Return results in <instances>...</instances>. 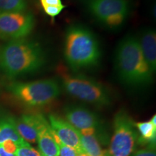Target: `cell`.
I'll list each match as a JSON object with an SVG mask.
<instances>
[{
    "instance_id": "6da1fadb",
    "label": "cell",
    "mask_w": 156,
    "mask_h": 156,
    "mask_svg": "<svg viewBox=\"0 0 156 156\" xmlns=\"http://www.w3.org/2000/svg\"><path fill=\"white\" fill-rule=\"evenodd\" d=\"M46 62L40 44L28 38L9 41L0 48V70L10 78L35 73Z\"/></svg>"
},
{
    "instance_id": "7a4b0ae2",
    "label": "cell",
    "mask_w": 156,
    "mask_h": 156,
    "mask_svg": "<svg viewBox=\"0 0 156 156\" xmlns=\"http://www.w3.org/2000/svg\"><path fill=\"white\" fill-rule=\"evenodd\" d=\"M115 68L120 80L129 86L142 87L153 80L154 73L134 36H126L119 44L115 54Z\"/></svg>"
},
{
    "instance_id": "3957f363",
    "label": "cell",
    "mask_w": 156,
    "mask_h": 156,
    "mask_svg": "<svg viewBox=\"0 0 156 156\" xmlns=\"http://www.w3.org/2000/svg\"><path fill=\"white\" fill-rule=\"evenodd\" d=\"M64 56L74 72L95 67L100 63L101 48L91 30L80 25H72L66 30Z\"/></svg>"
},
{
    "instance_id": "277c9868",
    "label": "cell",
    "mask_w": 156,
    "mask_h": 156,
    "mask_svg": "<svg viewBox=\"0 0 156 156\" xmlns=\"http://www.w3.org/2000/svg\"><path fill=\"white\" fill-rule=\"evenodd\" d=\"M7 90L17 101L30 107L44 106L57 98L60 85L55 79H44L31 82H12Z\"/></svg>"
},
{
    "instance_id": "5b68a950",
    "label": "cell",
    "mask_w": 156,
    "mask_h": 156,
    "mask_svg": "<svg viewBox=\"0 0 156 156\" xmlns=\"http://www.w3.org/2000/svg\"><path fill=\"white\" fill-rule=\"evenodd\" d=\"M62 86L72 96L95 106H106L112 100L108 90L93 78L78 73L59 71Z\"/></svg>"
},
{
    "instance_id": "8992f818",
    "label": "cell",
    "mask_w": 156,
    "mask_h": 156,
    "mask_svg": "<svg viewBox=\"0 0 156 156\" xmlns=\"http://www.w3.org/2000/svg\"><path fill=\"white\" fill-rule=\"evenodd\" d=\"M86 5L90 13L110 30L122 27L130 12L128 0H87Z\"/></svg>"
},
{
    "instance_id": "52a82bcc",
    "label": "cell",
    "mask_w": 156,
    "mask_h": 156,
    "mask_svg": "<svg viewBox=\"0 0 156 156\" xmlns=\"http://www.w3.org/2000/svg\"><path fill=\"white\" fill-rule=\"evenodd\" d=\"M137 134L135 123L124 111L118 112L114 120V134L108 156H130L134 151Z\"/></svg>"
},
{
    "instance_id": "ba28073f",
    "label": "cell",
    "mask_w": 156,
    "mask_h": 156,
    "mask_svg": "<svg viewBox=\"0 0 156 156\" xmlns=\"http://www.w3.org/2000/svg\"><path fill=\"white\" fill-rule=\"evenodd\" d=\"M35 23L34 15L29 12L0 10V38L9 41L27 38Z\"/></svg>"
},
{
    "instance_id": "9c48e42d",
    "label": "cell",
    "mask_w": 156,
    "mask_h": 156,
    "mask_svg": "<svg viewBox=\"0 0 156 156\" xmlns=\"http://www.w3.org/2000/svg\"><path fill=\"white\" fill-rule=\"evenodd\" d=\"M66 119L81 134H95L100 125L96 115L79 106H67L64 111Z\"/></svg>"
},
{
    "instance_id": "30bf717a",
    "label": "cell",
    "mask_w": 156,
    "mask_h": 156,
    "mask_svg": "<svg viewBox=\"0 0 156 156\" xmlns=\"http://www.w3.org/2000/svg\"><path fill=\"white\" fill-rule=\"evenodd\" d=\"M50 126L55 135L56 142L73 147L83 153L80 145V133L69 122L56 115L48 116Z\"/></svg>"
},
{
    "instance_id": "8fae6325",
    "label": "cell",
    "mask_w": 156,
    "mask_h": 156,
    "mask_svg": "<svg viewBox=\"0 0 156 156\" xmlns=\"http://www.w3.org/2000/svg\"><path fill=\"white\" fill-rule=\"evenodd\" d=\"M47 123L46 119L39 114H23L15 119L17 132L28 143L37 142L39 132Z\"/></svg>"
},
{
    "instance_id": "7c38bea8",
    "label": "cell",
    "mask_w": 156,
    "mask_h": 156,
    "mask_svg": "<svg viewBox=\"0 0 156 156\" xmlns=\"http://www.w3.org/2000/svg\"><path fill=\"white\" fill-rule=\"evenodd\" d=\"M144 57L153 73L156 69V34L152 28L145 29L136 37Z\"/></svg>"
},
{
    "instance_id": "4fadbf2b",
    "label": "cell",
    "mask_w": 156,
    "mask_h": 156,
    "mask_svg": "<svg viewBox=\"0 0 156 156\" xmlns=\"http://www.w3.org/2000/svg\"><path fill=\"white\" fill-rule=\"evenodd\" d=\"M37 142L41 155L59 156V147L48 122L39 132Z\"/></svg>"
},
{
    "instance_id": "5bb4252c",
    "label": "cell",
    "mask_w": 156,
    "mask_h": 156,
    "mask_svg": "<svg viewBox=\"0 0 156 156\" xmlns=\"http://www.w3.org/2000/svg\"><path fill=\"white\" fill-rule=\"evenodd\" d=\"M7 140L14 142L17 147L29 144L23 139L17 132L15 119L2 115L0 116V145Z\"/></svg>"
},
{
    "instance_id": "9a60e30c",
    "label": "cell",
    "mask_w": 156,
    "mask_h": 156,
    "mask_svg": "<svg viewBox=\"0 0 156 156\" xmlns=\"http://www.w3.org/2000/svg\"><path fill=\"white\" fill-rule=\"evenodd\" d=\"M80 145L83 153L87 156H108L107 152L101 149L95 134L80 133Z\"/></svg>"
},
{
    "instance_id": "2e32d148",
    "label": "cell",
    "mask_w": 156,
    "mask_h": 156,
    "mask_svg": "<svg viewBox=\"0 0 156 156\" xmlns=\"http://www.w3.org/2000/svg\"><path fill=\"white\" fill-rule=\"evenodd\" d=\"M135 126L139 130L141 136L140 140L145 142H155L156 136V125L151 122L135 123Z\"/></svg>"
},
{
    "instance_id": "e0dca14e",
    "label": "cell",
    "mask_w": 156,
    "mask_h": 156,
    "mask_svg": "<svg viewBox=\"0 0 156 156\" xmlns=\"http://www.w3.org/2000/svg\"><path fill=\"white\" fill-rule=\"evenodd\" d=\"M27 7L26 0H0V10L25 12Z\"/></svg>"
},
{
    "instance_id": "ac0fdd59",
    "label": "cell",
    "mask_w": 156,
    "mask_h": 156,
    "mask_svg": "<svg viewBox=\"0 0 156 156\" xmlns=\"http://www.w3.org/2000/svg\"><path fill=\"white\" fill-rule=\"evenodd\" d=\"M17 146L14 142L7 140L0 145V156H15Z\"/></svg>"
},
{
    "instance_id": "d6986e66",
    "label": "cell",
    "mask_w": 156,
    "mask_h": 156,
    "mask_svg": "<svg viewBox=\"0 0 156 156\" xmlns=\"http://www.w3.org/2000/svg\"><path fill=\"white\" fill-rule=\"evenodd\" d=\"M15 156H41V153L33 148L30 144L26 145L18 146L15 153Z\"/></svg>"
},
{
    "instance_id": "ffe728a7",
    "label": "cell",
    "mask_w": 156,
    "mask_h": 156,
    "mask_svg": "<svg viewBox=\"0 0 156 156\" xmlns=\"http://www.w3.org/2000/svg\"><path fill=\"white\" fill-rule=\"evenodd\" d=\"M41 7L44 9V12L48 16H49L52 20H54L56 17L60 15V13L63 11L66 6L64 5L62 6H41Z\"/></svg>"
},
{
    "instance_id": "44dd1931",
    "label": "cell",
    "mask_w": 156,
    "mask_h": 156,
    "mask_svg": "<svg viewBox=\"0 0 156 156\" xmlns=\"http://www.w3.org/2000/svg\"><path fill=\"white\" fill-rule=\"evenodd\" d=\"M59 147V156H78L80 154H82L75 148L69 147L62 142H58Z\"/></svg>"
},
{
    "instance_id": "7402d4cb",
    "label": "cell",
    "mask_w": 156,
    "mask_h": 156,
    "mask_svg": "<svg viewBox=\"0 0 156 156\" xmlns=\"http://www.w3.org/2000/svg\"><path fill=\"white\" fill-rule=\"evenodd\" d=\"M132 156H156L155 148L151 147L147 149L136 151Z\"/></svg>"
},
{
    "instance_id": "603a6c76",
    "label": "cell",
    "mask_w": 156,
    "mask_h": 156,
    "mask_svg": "<svg viewBox=\"0 0 156 156\" xmlns=\"http://www.w3.org/2000/svg\"><path fill=\"white\" fill-rule=\"evenodd\" d=\"M41 6H62L64 5L62 0H39Z\"/></svg>"
},
{
    "instance_id": "cb8c5ba5",
    "label": "cell",
    "mask_w": 156,
    "mask_h": 156,
    "mask_svg": "<svg viewBox=\"0 0 156 156\" xmlns=\"http://www.w3.org/2000/svg\"><path fill=\"white\" fill-rule=\"evenodd\" d=\"M78 156H87L86 155H85V154H84V153H82V154H80Z\"/></svg>"
},
{
    "instance_id": "d4e9b609",
    "label": "cell",
    "mask_w": 156,
    "mask_h": 156,
    "mask_svg": "<svg viewBox=\"0 0 156 156\" xmlns=\"http://www.w3.org/2000/svg\"><path fill=\"white\" fill-rule=\"evenodd\" d=\"M41 156H43V155H41Z\"/></svg>"
}]
</instances>
